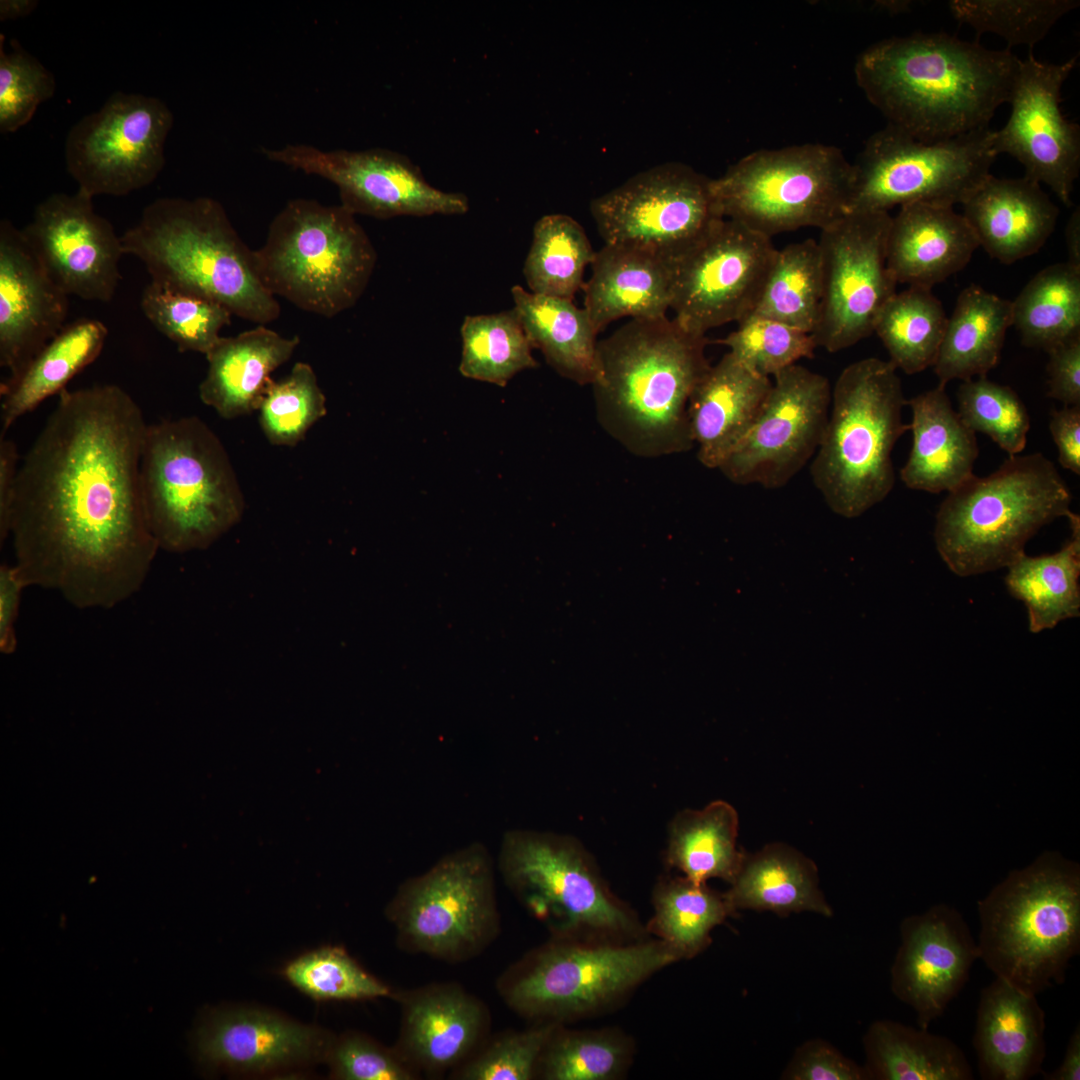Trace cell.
Wrapping results in <instances>:
<instances>
[{
	"label": "cell",
	"instance_id": "6da1fadb",
	"mask_svg": "<svg viewBox=\"0 0 1080 1080\" xmlns=\"http://www.w3.org/2000/svg\"><path fill=\"white\" fill-rule=\"evenodd\" d=\"M146 427L117 385L59 394L18 468L10 515L28 587L78 609H111L140 591L159 550L140 483Z\"/></svg>",
	"mask_w": 1080,
	"mask_h": 1080
},
{
	"label": "cell",
	"instance_id": "7a4b0ae2",
	"mask_svg": "<svg viewBox=\"0 0 1080 1080\" xmlns=\"http://www.w3.org/2000/svg\"><path fill=\"white\" fill-rule=\"evenodd\" d=\"M1020 59L945 33L883 39L854 67L858 86L893 126L935 143L988 128L1008 102Z\"/></svg>",
	"mask_w": 1080,
	"mask_h": 1080
},
{
	"label": "cell",
	"instance_id": "3957f363",
	"mask_svg": "<svg viewBox=\"0 0 1080 1080\" xmlns=\"http://www.w3.org/2000/svg\"><path fill=\"white\" fill-rule=\"evenodd\" d=\"M707 343L667 316L631 319L598 341L592 386L601 426L640 457L690 450L688 403L710 367Z\"/></svg>",
	"mask_w": 1080,
	"mask_h": 1080
},
{
	"label": "cell",
	"instance_id": "277c9868",
	"mask_svg": "<svg viewBox=\"0 0 1080 1080\" xmlns=\"http://www.w3.org/2000/svg\"><path fill=\"white\" fill-rule=\"evenodd\" d=\"M121 240L124 254L138 258L151 281L213 299L258 325L280 315L255 271L253 250L211 197H160Z\"/></svg>",
	"mask_w": 1080,
	"mask_h": 1080
},
{
	"label": "cell",
	"instance_id": "5b68a950",
	"mask_svg": "<svg viewBox=\"0 0 1080 1080\" xmlns=\"http://www.w3.org/2000/svg\"><path fill=\"white\" fill-rule=\"evenodd\" d=\"M980 959L1037 996L1062 984L1080 951L1079 867L1054 854L1011 872L978 903Z\"/></svg>",
	"mask_w": 1080,
	"mask_h": 1080
},
{
	"label": "cell",
	"instance_id": "8992f818",
	"mask_svg": "<svg viewBox=\"0 0 1080 1080\" xmlns=\"http://www.w3.org/2000/svg\"><path fill=\"white\" fill-rule=\"evenodd\" d=\"M1072 494L1041 453L1014 455L985 477L948 492L936 514L934 542L960 577L1007 568L1040 528L1069 517Z\"/></svg>",
	"mask_w": 1080,
	"mask_h": 1080
},
{
	"label": "cell",
	"instance_id": "52a82bcc",
	"mask_svg": "<svg viewBox=\"0 0 1080 1080\" xmlns=\"http://www.w3.org/2000/svg\"><path fill=\"white\" fill-rule=\"evenodd\" d=\"M145 514L159 550H204L242 518L229 455L199 417L147 424L140 462Z\"/></svg>",
	"mask_w": 1080,
	"mask_h": 1080
},
{
	"label": "cell",
	"instance_id": "ba28073f",
	"mask_svg": "<svg viewBox=\"0 0 1080 1080\" xmlns=\"http://www.w3.org/2000/svg\"><path fill=\"white\" fill-rule=\"evenodd\" d=\"M896 367L870 357L838 376L827 423L810 474L827 506L855 518L883 501L895 484L892 451L910 429Z\"/></svg>",
	"mask_w": 1080,
	"mask_h": 1080
},
{
	"label": "cell",
	"instance_id": "9c48e42d",
	"mask_svg": "<svg viewBox=\"0 0 1080 1080\" xmlns=\"http://www.w3.org/2000/svg\"><path fill=\"white\" fill-rule=\"evenodd\" d=\"M253 257L272 295L327 318L358 302L377 261L373 243L352 212L306 198L290 200L275 215Z\"/></svg>",
	"mask_w": 1080,
	"mask_h": 1080
},
{
	"label": "cell",
	"instance_id": "30bf717a",
	"mask_svg": "<svg viewBox=\"0 0 1080 1080\" xmlns=\"http://www.w3.org/2000/svg\"><path fill=\"white\" fill-rule=\"evenodd\" d=\"M855 169L841 149L806 143L754 151L712 179L719 215L771 238L820 230L848 212Z\"/></svg>",
	"mask_w": 1080,
	"mask_h": 1080
},
{
	"label": "cell",
	"instance_id": "8fae6325",
	"mask_svg": "<svg viewBox=\"0 0 1080 1080\" xmlns=\"http://www.w3.org/2000/svg\"><path fill=\"white\" fill-rule=\"evenodd\" d=\"M679 959L662 940L617 944L557 937L510 966L496 986L519 1015L561 1023L614 1002Z\"/></svg>",
	"mask_w": 1080,
	"mask_h": 1080
},
{
	"label": "cell",
	"instance_id": "7c38bea8",
	"mask_svg": "<svg viewBox=\"0 0 1080 1080\" xmlns=\"http://www.w3.org/2000/svg\"><path fill=\"white\" fill-rule=\"evenodd\" d=\"M386 916L406 951L447 962L479 955L500 929L488 850L470 844L409 878L389 903Z\"/></svg>",
	"mask_w": 1080,
	"mask_h": 1080
},
{
	"label": "cell",
	"instance_id": "4fadbf2b",
	"mask_svg": "<svg viewBox=\"0 0 1080 1080\" xmlns=\"http://www.w3.org/2000/svg\"><path fill=\"white\" fill-rule=\"evenodd\" d=\"M499 870L509 889L557 937L636 935L631 911L608 889L573 838L527 830L507 832Z\"/></svg>",
	"mask_w": 1080,
	"mask_h": 1080
},
{
	"label": "cell",
	"instance_id": "5bb4252c",
	"mask_svg": "<svg viewBox=\"0 0 1080 1080\" xmlns=\"http://www.w3.org/2000/svg\"><path fill=\"white\" fill-rule=\"evenodd\" d=\"M993 130L983 128L924 143L886 125L872 134L853 164L850 211H886L910 203L962 204L990 175Z\"/></svg>",
	"mask_w": 1080,
	"mask_h": 1080
},
{
	"label": "cell",
	"instance_id": "9a60e30c",
	"mask_svg": "<svg viewBox=\"0 0 1080 1080\" xmlns=\"http://www.w3.org/2000/svg\"><path fill=\"white\" fill-rule=\"evenodd\" d=\"M605 244L632 246L675 262L721 219L712 179L669 162L637 173L592 200Z\"/></svg>",
	"mask_w": 1080,
	"mask_h": 1080
},
{
	"label": "cell",
	"instance_id": "2e32d148",
	"mask_svg": "<svg viewBox=\"0 0 1080 1080\" xmlns=\"http://www.w3.org/2000/svg\"><path fill=\"white\" fill-rule=\"evenodd\" d=\"M174 116L158 97L116 91L79 119L65 140V163L78 190L126 196L156 180Z\"/></svg>",
	"mask_w": 1080,
	"mask_h": 1080
},
{
	"label": "cell",
	"instance_id": "e0dca14e",
	"mask_svg": "<svg viewBox=\"0 0 1080 1080\" xmlns=\"http://www.w3.org/2000/svg\"><path fill=\"white\" fill-rule=\"evenodd\" d=\"M891 219L886 211H850L821 230L823 297L812 333L817 347L836 353L874 332L896 293L886 265Z\"/></svg>",
	"mask_w": 1080,
	"mask_h": 1080
},
{
	"label": "cell",
	"instance_id": "ac0fdd59",
	"mask_svg": "<svg viewBox=\"0 0 1080 1080\" xmlns=\"http://www.w3.org/2000/svg\"><path fill=\"white\" fill-rule=\"evenodd\" d=\"M776 252L771 238L719 219L674 262L673 319L700 336L741 322L753 313Z\"/></svg>",
	"mask_w": 1080,
	"mask_h": 1080
},
{
	"label": "cell",
	"instance_id": "d6986e66",
	"mask_svg": "<svg viewBox=\"0 0 1080 1080\" xmlns=\"http://www.w3.org/2000/svg\"><path fill=\"white\" fill-rule=\"evenodd\" d=\"M831 390L824 375L801 365L774 375L756 419L718 470L739 485L778 489L788 484L817 451Z\"/></svg>",
	"mask_w": 1080,
	"mask_h": 1080
},
{
	"label": "cell",
	"instance_id": "ffe728a7",
	"mask_svg": "<svg viewBox=\"0 0 1080 1080\" xmlns=\"http://www.w3.org/2000/svg\"><path fill=\"white\" fill-rule=\"evenodd\" d=\"M266 158L333 183L341 205L354 215L378 219L398 216L462 215L469 210L463 193L428 183L421 169L399 152L385 148L321 150L306 144L264 148Z\"/></svg>",
	"mask_w": 1080,
	"mask_h": 1080
},
{
	"label": "cell",
	"instance_id": "44dd1931",
	"mask_svg": "<svg viewBox=\"0 0 1080 1080\" xmlns=\"http://www.w3.org/2000/svg\"><path fill=\"white\" fill-rule=\"evenodd\" d=\"M1074 56L1061 64L1037 60L1032 50L1020 60L1008 103L1007 123L992 133V151L1019 161L1024 177L1046 184L1070 207L1080 171V129L1060 108L1061 89L1077 64Z\"/></svg>",
	"mask_w": 1080,
	"mask_h": 1080
},
{
	"label": "cell",
	"instance_id": "7402d4cb",
	"mask_svg": "<svg viewBox=\"0 0 1080 1080\" xmlns=\"http://www.w3.org/2000/svg\"><path fill=\"white\" fill-rule=\"evenodd\" d=\"M81 190L40 202L22 232L52 280L68 295L109 302L121 280V236Z\"/></svg>",
	"mask_w": 1080,
	"mask_h": 1080
},
{
	"label": "cell",
	"instance_id": "603a6c76",
	"mask_svg": "<svg viewBox=\"0 0 1080 1080\" xmlns=\"http://www.w3.org/2000/svg\"><path fill=\"white\" fill-rule=\"evenodd\" d=\"M334 1039L328 1031L253 1006L205 1011L193 1034L197 1061L205 1070L271 1076L325 1061Z\"/></svg>",
	"mask_w": 1080,
	"mask_h": 1080
},
{
	"label": "cell",
	"instance_id": "cb8c5ba5",
	"mask_svg": "<svg viewBox=\"0 0 1080 1080\" xmlns=\"http://www.w3.org/2000/svg\"><path fill=\"white\" fill-rule=\"evenodd\" d=\"M900 935L891 989L914 1010L918 1026L928 1029L968 981L980 959L978 944L962 914L945 904L906 917Z\"/></svg>",
	"mask_w": 1080,
	"mask_h": 1080
},
{
	"label": "cell",
	"instance_id": "d4e9b609",
	"mask_svg": "<svg viewBox=\"0 0 1080 1080\" xmlns=\"http://www.w3.org/2000/svg\"><path fill=\"white\" fill-rule=\"evenodd\" d=\"M69 296L52 280L29 246L22 229L0 221V365L6 380L29 362L64 328Z\"/></svg>",
	"mask_w": 1080,
	"mask_h": 1080
},
{
	"label": "cell",
	"instance_id": "484cf974",
	"mask_svg": "<svg viewBox=\"0 0 1080 1080\" xmlns=\"http://www.w3.org/2000/svg\"><path fill=\"white\" fill-rule=\"evenodd\" d=\"M401 1006L393 1047L411 1068L429 1075L453 1071L487 1039V1006L457 983L393 992Z\"/></svg>",
	"mask_w": 1080,
	"mask_h": 1080
},
{
	"label": "cell",
	"instance_id": "4316f807",
	"mask_svg": "<svg viewBox=\"0 0 1080 1080\" xmlns=\"http://www.w3.org/2000/svg\"><path fill=\"white\" fill-rule=\"evenodd\" d=\"M1045 1012L1035 995L995 979L981 990L973 1047L983 1080H1028L1043 1072Z\"/></svg>",
	"mask_w": 1080,
	"mask_h": 1080
},
{
	"label": "cell",
	"instance_id": "83f0119b",
	"mask_svg": "<svg viewBox=\"0 0 1080 1080\" xmlns=\"http://www.w3.org/2000/svg\"><path fill=\"white\" fill-rule=\"evenodd\" d=\"M979 246L1003 264L1035 254L1054 231L1058 207L1039 183L989 175L961 204Z\"/></svg>",
	"mask_w": 1080,
	"mask_h": 1080
},
{
	"label": "cell",
	"instance_id": "f1b7e54d",
	"mask_svg": "<svg viewBox=\"0 0 1080 1080\" xmlns=\"http://www.w3.org/2000/svg\"><path fill=\"white\" fill-rule=\"evenodd\" d=\"M978 247L974 231L953 207L910 203L891 219L886 265L897 284L932 289L962 270Z\"/></svg>",
	"mask_w": 1080,
	"mask_h": 1080
},
{
	"label": "cell",
	"instance_id": "f546056e",
	"mask_svg": "<svg viewBox=\"0 0 1080 1080\" xmlns=\"http://www.w3.org/2000/svg\"><path fill=\"white\" fill-rule=\"evenodd\" d=\"M772 380L727 352L710 365L688 403L691 438L699 462L718 469L756 419Z\"/></svg>",
	"mask_w": 1080,
	"mask_h": 1080
},
{
	"label": "cell",
	"instance_id": "4dcf8cb0",
	"mask_svg": "<svg viewBox=\"0 0 1080 1080\" xmlns=\"http://www.w3.org/2000/svg\"><path fill=\"white\" fill-rule=\"evenodd\" d=\"M583 284L584 308L599 333L623 317H666L672 298L674 262L650 251L605 244L596 251Z\"/></svg>",
	"mask_w": 1080,
	"mask_h": 1080
},
{
	"label": "cell",
	"instance_id": "1f68e13d",
	"mask_svg": "<svg viewBox=\"0 0 1080 1080\" xmlns=\"http://www.w3.org/2000/svg\"><path fill=\"white\" fill-rule=\"evenodd\" d=\"M906 405L911 408L912 446L900 470L910 489L951 492L973 474L979 454L975 432L953 409L945 385L923 392Z\"/></svg>",
	"mask_w": 1080,
	"mask_h": 1080
},
{
	"label": "cell",
	"instance_id": "d6a6232c",
	"mask_svg": "<svg viewBox=\"0 0 1080 1080\" xmlns=\"http://www.w3.org/2000/svg\"><path fill=\"white\" fill-rule=\"evenodd\" d=\"M298 336L283 337L258 325L232 337H221L205 355L206 376L199 385L201 401L220 417L233 419L258 410L271 374L298 347Z\"/></svg>",
	"mask_w": 1080,
	"mask_h": 1080
},
{
	"label": "cell",
	"instance_id": "836d02e7",
	"mask_svg": "<svg viewBox=\"0 0 1080 1080\" xmlns=\"http://www.w3.org/2000/svg\"><path fill=\"white\" fill-rule=\"evenodd\" d=\"M730 885L724 894L734 912L747 909L780 916L804 911L832 915L819 889L815 864L783 843L768 844L754 854L745 853Z\"/></svg>",
	"mask_w": 1080,
	"mask_h": 1080
},
{
	"label": "cell",
	"instance_id": "e575fe53",
	"mask_svg": "<svg viewBox=\"0 0 1080 1080\" xmlns=\"http://www.w3.org/2000/svg\"><path fill=\"white\" fill-rule=\"evenodd\" d=\"M511 295L526 335L547 363L561 376L580 385H593L600 376L598 332L585 308L573 300L539 295L519 285Z\"/></svg>",
	"mask_w": 1080,
	"mask_h": 1080
},
{
	"label": "cell",
	"instance_id": "d590c367",
	"mask_svg": "<svg viewBox=\"0 0 1080 1080\" xmlns=\"http://www.w3.org/2000/svg\"><path fill=\"white\" fill-rule=\"evenodd\" d=\"M1011 325L1012 301L974 284L962 290L932 366L939 384L986 377L1000 360Z\"/></svg>",
	"mask_w": 1080,
	"mask_h": 1080
},
{
	"label": "cell",
	"instance_id": "8d00e7d4",
	"mask_svg": "<svg viewBox=\"0 0 1080 1080\" xmlns=\"http://www.w3.org/2000/svg\"><path fill=\"white\" fill-rule=\"evenodd\" d=\"M108 329L97 319L81 318L64 328L29 362L22 373L0 386L1 436L100 355Z\"/></svg>",
	"mask_w": 1080,
	"mask_h": 1080
},
{
	"label": "cell",
	"instance_id": "74e56055",
	"mask_svg": "<svg viewBox=\"0 0 1080 1080\" xmlns=\"http://www.w3.org/2000/svg\"><path fill=\"white\" fill-rule=\"evenodd\" d=\"M869 1079L972 1080L961 1048L950 1038L925 1028L879 1020L864 1036Z\"/></svg>",
	"mask_w": 1080,
	"mask_h": 1080
},
{
	"label": "cell",
	"instance_id": "f35d334b",
	"mask_svg": "<svg viewBox=\"0 0 1080 1080\" xmlns=\"http://www.w3.org/2000/svg\"><path fill=\"white\" fill-rule=\"evenodd\" d=\"M1071 535L1052 554L1018 557L1007 567L1005 584L1023 602L1032 633L1053 629L1080 615V518L1072 513Z\"/></svg>",
	"mask_w": 1080,
	"mask_h": 1080
},
{
	"label": "cell",
	"instance_id": "ab89813d",
	"mask_svg": "<svg viewBox=\"0 0 1080 1080\" xmlns=\"http://www.w3.org/2000/svg\"><path fill=\"white\" fill-rule=\"evenodd\" d=\"M738 814L726 801L679 812L670 825L668 864L696 883L719 878L732 883L745 853L737 847Z\"/></svg>",
	"mask_w": 1080,
	"mask_h": 1080
},
{
	"label": "cell",
	"instance_id": "60d3db41",
	"mask_svg": "<svg viewBox=\"0 0 1080 1080\" xmlns=\"http://www.w3.org/2000/svg\"><path fill=\"white\" fill-rule=\"evenodd\" d=\"M1021 342L1048 352L1080 337V269L1067 262L1039 271L1012 301Z\"/></svg>",
	"mask_w": 1080,
	"mask_h": 1080
},
{
	"label": "cell",
	"instance_id": "b9f144b4",
	"mask_svg": "<svg viewBox=\"0 0 1080 1080\" xmlns=\"http://www.w3.org/2000/svg\"><path fill=\"white\" fill-rule=\"evenodd\" d=\"M823 297V266L814 239L777 250L757 305L751 315L780 321L813 333Z\"/></svg>",
	"mask_w": 1080,
	"mask_h": 1080
},
{
	"label": "cell",
	"instance_id": "7bdbcfd3",
	"mask_svg": "<svg viewBox=\"0 0 1080 1080\" xmlns=\"http://www.w3.org/2000/svg\"><path fill=\"white\" fill-rule=\"evenodd\" d=\"M948 317L930 288L909 286L895 293L880 311L874 326L889 361L906 374L933 366Z\"/></svg>",
	"mask_w": 1080,
	"mask_h": 1080
},
{
	"label": "cell",
	"instance_id": "ee69618b",
	"mask_svg": "<svg viewBox=\"0 0 1080 1080\" xmlns=\"http://www.w3.org/2000/svg\"><path fill=\"white\" fill-rule=\"evenodd\" d=\"M596 251L583 227L566 214H547L534 225L523 274L530 292L573 300Z\"/></svg>",
	"mask_w": 1080,
	"mask_h": 1080
},
{
	"label": "cell",
	"instance_id": "f6af8a7d",
	"mask_svg": "<svg viewBox=\"0 0 1080 1080\" xmlns=\"http://www.w3.org/2000/svg\"><path fill=\"white\" fill-rule=\"evenodd\" d=\"M649 929L680 959L699 954L710 943L711 931L735 914L725 894L682 876L660 882L653 896Z\"/></svg>",
	"mask_w": 1080,
	"mask_h": 1080
},
{
	"label": "cell",
	"instance_id": "bcb514c9",
	"mask_svg": "<svg viewBox=\"0 0 1080 1080\" xmlns=\"http://www.w3.org/2000/svg\"><path fill=\"white\" fill-rule=\"evenodd\" d=\"M462 376L505 387L519 372L538 367L532 345L514 308L468 315L460 328Z\"/></svg>",
	"mask_w": 1080,
	"mask_h": 1080
},
{
	"label": "cell",
	"instance_id": "7dc6e473",
	"mask_svg": "<svg viewBox=\"0 0 1080 1080\" xmlns=\"http://www.w3.org/2000/svg\"><path fill=\"white\" fill-rule=\"evenodd\" d=\"M140 307L150 323L180 352L207 355L233 314L221 303L154 281L144 288Z\"/></svg>",
	"mask_w": 1080,
	"mask_h": 1080
},
{
	"label": "cell",
	"instance_id": "c3c4849f",
	"mask_svg": "<svg viewBox=\"0 0 1080 1080\" xmlns=\"http://www.w3.org/2000/svg\"><path fill=\"white\" fill-rule=\"evenodd\" d=\"M631 1056L628 1040L610 1030H566L561 1023L539 1060L537 1076L547 1080H611Z\"/></svg>",
	"mask_w": 1080,
	"mask_h": 1080
},
{
	"label": "cell",
	"instance_id": "681fc988",
	"mask_svg": "<svg viewBox=\"0 0 1080 1080\" xmlns=\"http://www.w3.org/2000/svg\"><path fill=\"white\" fill-rule=\"evenodd\" d=\"M281 974L315 1001H358L393 995L388 985L367 972L340 946H323L302 953L285 964Z\"/></svg>",
	"mask_w": 1080,
	"mask_h": 1080
},
{
	"label": "cell",
	"instance_id": "f907efd6",
	"mask_svg": "<svg viewBox=\"0 0 1080 1080\" xmlns=\"http://www.w3.org/2000/svg\"><path fill=\"white\" fill-rule=\"evenodd\" d=\"M1078 0H953L949 8L961 24L972 27L977 37L990 32L1011 46L1033 50L1064 15L1079 6Z\"/></svg>",
	"mask_w": 1080,
	"mask_h": 1080
},
{
	"label": "cell",
	"instance_id": "816d5d0a",
	"mask_svg": "<svg viewBox=\"0 0 1080 1080\" xmlns=\"http://www.w3.org/2000/svg\"><path fill=\"white\" fill-rule=\"evenodd\" d=\"M269 443L293 447L327 414L326 397L310 364L297 362L280 381H272L258 408Z\"/></svg>",
	"mask_w": 1080,
	"mask_h": 1080
},
{
	"label": "cell",
	"instance_id": "f5cc1de1",
	"mask_svg": "<svg viewBox=\"0 0 1080 1080\" xmlns=\"http://www.w3.org/2000/svg\"><path fill=\"white\" fill-rule=\"evenodd\" d=\"M957 398V413L973 432L986 434L1009 456L1024 450L1030 418L1012 388L978 377L963 381Z\"/></svg>",
	"mask_w": 1080,
	"mask_h": 1080
},
{
	"label": "cell",
	"instance_id": "db71d44e",
	"mask_svg": "<svg viewBox=\"0 0 1080 1080\" xmlns=\"http://www.w3.org/2000/svg\"><path fill=\"white\" fill-rule=\"evenodd\" d=\"M717 343L729 348L744 366L772 377L803 358H812L817 348L811 333L780 321L750 315L738 328Z\"/></svg>",
	"mask_w": 1080,
	"mask_h": 1080
},
{
	"label": "cell",
	"instance_id": "11a10c76",
	"mask_svg": "<svg viewBox=\"0 0 1080 1080\" xmlns=\"http://www.w3.org/2000/svg\"><path fill=\"white\" fill-rule=\"evenodd\" d=\"M559 1024L541 1021L522 1031L487 1037L449 1076L456 1080H530L537 1076L542 1052Z\"/></svg>",
	"mask_w": 1080,
	"mask_h": 1080
},
{
	"label": "cell",
	"instance_id": "9f6ffc18",
	"mask_svg": "<svg viewBox=\"0 0 1080 1080\" xmlns=\"http://www.w3.org/2000/svg\"><path fill=\"white\" fill-rule=\"evenodd\" d=\"M0 35V132L8 134L28 124L37 108L53 97L54 75L15 39L4 49Z\"/></svg>",
	"mask_w": 1080,
	"mask_h": 1080
},
{
	"label": "cell",
	"instance_id": "6f0895ef",
	"mask_svg": "<svg viewBox=\"0 0 1080 1080\" xmlns=\"http://www.w3.org/2000/svg\"><path fill=\"white\" fill-rule=\"evenodd\" d=\"M325 1062L332 1079L417 1080L421 1076L394 1048H387L356 1031L334 1036Z\"/></svg>",
	"mask_w": 1080,
	"mask_h": 1080
},
{
	"label": "cell",
	"instance_id": "680465c9",
	"mask_svg": "<svg viewBox=\"0 0 1080 1080\" xmlns=\"http://www.w3.org/2000/svg\"><path fill=\"white\" fill-rule=\"evenodd\" d=\"M785 1075L793 1080L869 1079L864 1067L819 1040L809 1042L797 1051Z\"/></svg>",
	"mask_w": 1080,
	"mask_h": 1080
},
{
	"label": "cell",
	"instance_id": "91938a15",
	"mask_svg": "<svg viewBox=\"0 0 1080 1080\" xmlns=\"http://www.w3.org/2000/svg\"><path fill=\"white\" fill-rule=\"evenodd\" d=\"M1047 395L1064 406H1080V337L1048 352Z\"/></svg>",
	"mask_w": 1080,
	"mask_h": 1080
},
{
	"label": "cell",
	"instance_id": "94428289",
	"mask_svg": "<svg viewBox=\"0 0 1080 1080\" xmlns=\"http://www.w3.org/2000/svg\"><path fill=\"white\" fill-rule=\"evenodd\" d=\"M28 587L18 568L7 563L0 566V652L11 655L17 649L15 624L23 590Z\"/></svg>",
	"mask_w": 1080,
	"mask_h": 1080
},
{
	"label": "cell",
	"instance_id": "6125c7cd",
	"mask_svg": "<svg viewBox=\"0 0 1080 1080\" xmlns=\"http://www.w3.org/2000/svg\"><path fill=\"white\" fill-rule=\"evenodd\" d=\"M1049 429L1060 465L1080 474V406H1064L1051 414Z\"/></svg>",
	"mask_w": 1080,
	"mask_h": 1080
},
{
	"label": "cell",
	"instance_id": "be15d7a7",
	"mask_svg": "<svg viewBox=\"0 0 1080 1080\" xmlns=\"http://www.w3.org/2000/svg\"><path fill=\"white\" fill-rule=\"evenodd\" d=\"M19 454L15 442L0 435V544L9 538L10 515L13 506Z\"/></svg>",
	"mask_w": 1080,
	"mask_h": 1080
},
{
	"label": "cell",
	"instance_id": "e7e4bbea",
	"mask_svg": "<svg viewBox=\"0 0 1080 1080\" xmlns=\"http://www.w3.org/2000/svg\"><path fill=\"white\" fill-rule=\"evenodd\" d=\"M1044 1080L1080 1079V1025L1074 1028L1066 1045L1061 1064L1049 1073L1042 1072Z\"/></svg>",
	"mask_w": 1080,
	"mask_h": 1080
},
{
	"label": "cell",
	"instance_id": "03108f58",
	"mask_svg": "<svg viewBox=\"0 0 1080 1080\" xmlns=\"http://www.w3.org/2000/svg\"><path fill=\"white\" fill-rule=\"evenodd\" d=\"M1065 239L1068 261L1070 265L1080 269V210L1079 206L1072 212L1065 228Z\"/></svg>",
	"mask_w": 1080,
	"mask_h": 1080
},
{
	"label": "cell",
	"instance_id": "003e7915",
	"mask_svg": "<svg viewBox=\"0 0 1080 1080\" xmlns=\"http://www.w3.org/2000/svg\"><path fill=\"white\" fill-rule=\"evenodd\" d=\"M38 6L36 0H1L0 21L17 20L30 15Z\"/></svg>",
	"mask_w": 1080,
	"mask_h": 1080
}]
</instances>
